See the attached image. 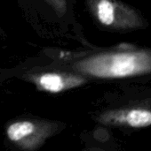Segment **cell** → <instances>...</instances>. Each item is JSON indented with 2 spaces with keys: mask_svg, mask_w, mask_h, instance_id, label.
Segmentation results:
<instances>
[{
  "mask_svg": "<svg viewBox=\"0 0 151 151\" xmlns=\"http://www.w3.org/2000/svg\"><path fill=\"white\" fill-rule=\"evenodd\" d=\"M71 68L87 78L121 79L151 74V50L117 49L89 55Z\"/></svg>",
  "mask_w": 151,
  "mask_h": 151,
  "instance_id": "obj_1",
  "label": "cell"
},
{
  "mask_svg": "<svg viewBox=\"0 0 151 151\" xmlns=\"http://www.w3.org/2000/svg\"><path fill=\"white\" fill-rule=\"evenodd\" d=\"M85 4L93 19L109 30L127 32L148 26L137 9L120 0H85Z\"/></svg>",
  "mask_w": 151,
  "mask_h": 151,
  "instance_id": "obj_2",
  "label": "cell"
},
{
  "mask_svg": "<svg viewBox=\"0 0 151 151\" xmlns=\"http://www.w3.org/2000/svg\"><path fill=\"white\" fill-rule=\"evenodd\" d=\"M63 124L55 120L26 119L9 122L5 127L8 141L19 150L36 151L56 134Z\"/></svg>",
  "mask_w": 151,
  "mask_h": 151,
  "instance_id": "obj_3",
  "label": "cell"
},
{
  "mask_svg": "<svg viewBox=\"0 0 151 151\" xmlns=\"http://www.w3.org/2000/svg\"><path fill=\"white\" fill-rule=\"evenodd\" d=\"M27 81L43 92L60 94L69 89L85 85L88 78L77 72H43L30 73L26 76Z\"/></svg>",
  "mask_w": 151,
  "mask_h": 151,
  "instance_id": "obj_4",
  "label": "cell"
},
{
  "mask_svg": "<svg viewBox=\"0 0 151 151\" xmlns=\"http://www.w3.org/2000/svg\"><path fill=\"white\" fill-rule=\"evenodd\" d=\"M100 124L116 127L142 128L151 126V104H142L109 110L98 116Z\"/></svg>",
  "mask_w": 151,
  "mask_h": 151,
  "instance_id": "obj_5",
  "label": "cell"
},
{
  "mask_svg": "<svg viewBox=\"0 0 151 151\" xmlns=\"http://www.w3.org/2000/svg\"><path fill=\"white\" fill-rule=\"evenodd\" d=\"M50 7L53 10L55 14L61 18L63 17L68 10V1L67 0H44Z\"/></svg>",
  "mask_w": 151,
  "mask_h": 151,
  "instance_id": "obj_6",
  "label": "cell"
}]
</instances>
